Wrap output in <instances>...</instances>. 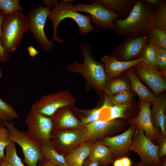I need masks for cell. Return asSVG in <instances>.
<instances>
[{
    "mask_svg": "<svg viewBox=\"0 0 166 166\" xmlns=\"http://www.w3.org/2000/svg\"><path fill=\"white\" fill-rule=\"evenodd\" d=\"M19 0H0V11L7 15L24 9L19 5Z\"/></svg>",
    "mask_w": 166,
    "mask_h": 166,
    "instance_id": "d6a6232c",
    "label": "cell"
},
{
    "mask_svg": "<svg viewBox=\"0 0 166 166\" xmlns=\"http://www.w3.org/2000/svg\"><path fill=\"white\" fill-rule=\"evenodd\" d=\"M131 108L130 104H116L107 107L105 111V121L127 118L128 112Z\"/></svg>",
    "mask_w": 166,
    "mask_h": 166,
    "instance_id": "484cf974",
    "label": "cell"
},
{
    "mask_svg": "<svg viewBox=\"0 0 166 166\" xmlns=\"http://www.w3.org/2000/svg\"><path fill=\"white\" fill-rule=\"evenodd\" d=\"M100 59L104 63L105 71L108 80L117 76L144 60L143 57L141 56L132 61H121L117 60L112 53L110 56L105 55Z\"/></svg>",
    "mask_w": 166,
    "mask_h": 166,
    "instance_id": "ac0fdd59",
    "label": "cell"
},
{
    "mask_svg": "<svg viewBox=\"0 0 166 166\" xmlns=\"http://www.w3.org/2000/svg\"><path fill=\"white\" fill-rule=\"evenodd\" d=\"M135 166H146L140 163L138 164H137V165H136Z\"/></svg>",
    "mask_w": 166,
    "mask_h": 166,
    "instance_id": "681fc988",
    "label": "cell"
},
{
    "mask_svg": "<svg viewBox=\"0 0 166 166\" xmlns=\"http://www.w3.org/2000/svg\"><path fill=\"white\" fill-rule=\"evenodd\" d=\"M113 166H123L120 158L117 159L113 162Z\"/></svg>",
    "mask_w": 166,
    "mask_h": 166,
    "instance_id": "f6af8a7d",
    "label": "cell"
},
{
    "mask_svg": "<svg viewBox=\"0 0 166 166\" xmlns=\"http://www.w3.org/2000/svg\"><path fill=\"white\" fill-rule=\"evenodd\" d=\"M105 7L126 18L132 10L136 0H98Z\"/></svg>",
    "mask_w": 166,
    "mask_h": 166,
    "instance_id": "603a6c76",
    "label": "cell"
},
{
    "mask_svg": "<svg viewBox=\"0 0 166 166\" xmlns=\"http://www.w3.org/2000/svg\"><path fill=\"white\" fill-rule=\"evenodd\" d=\"M132 95L129 91L123 90L114 95L111 98L113 105L116 104L130 105Z\"/></svg>",
    "mask_w": 166,
    "mask_h": 166,
    "instance_id": "e575fe53",
    "label": "cell"
},
{
    "mask_svg": "<svg viewBox=\"0 0 166 166\" xmlns=\"http://www.w3.org/2000/svg\"><path fill=\"white\" fill-rule=\"evenodd\" d=\"M79 43L84 57V61L80 63L74 61L68 64L67 69L71 72L78 73L84 77L87 91L92 89L101 93L108 80L104 65L95 59L90 49L92 45Z\"/></svg>",
    "mask_w": 166,
    "mask_h": 166,
    "instance_id": "7a4b0ae2",
    "label": "cell"
},
{
    "mask_svg": "<svg viewBox=\"0 0 166 166\" xmlns=\"http://www.w3.org/2000/svg\"><path fill=\"white\" fill-rule=\"evenodd\" d=\"M152 7L156 9L163 2L164 0H145Z\"/></svg>",
    "mask_w": 166,
    "mask_h": 166,
    "instance_id": "f35d334b",
    "label": "cell"
},
{
    "mask_svg": "<svg viewBox=\"0 0 166 166\" xmlns=\"http://www.w3.org/2000/svg\"><path fill=\"white\" fill-rule=\"evenodd\" d=\"M88 158L92 161H99V166H108L114 160L109 149L100 140L91 144L90 153Z\"/></svg>",
    "mask_w": 166,
    "mask_h": 166,
    "instance_id": "ffe728a7",
    "label": "cell"
},
{
    "mask_svg": "<svg viewBox=\"0 0 166 166\" xmlns=\"http://www.w3.org/2000/svg\"><path fill=\"white\" fill-rule=\"evenodd\" d=\"M11 141L7 129L4 126L0 128V159L1 160H3L5 156V149Z\"/></svg>",
    "mask_w": 166,
    "mask_h": 166,
    "instance_id": "d590c367",
    "label": "cell"
},
{
    "mask_svg": "<svg viewBox=\"0 0 166 166\" xmlns=\"http://www.w3.org/2000/svg\"><path fill=\"white\" fill-rule=\"evenodd\" d=\"M156 49L155 45L151 42H148L142 56L143 62L150 66L156 68Z\"/></svg>",
    "mask_w": 166,
    "mask_h": 166,
    "instance_id": "1f68e13d",
    "label": "cell"
},
{
    "mask_svg": "<svg viewBox=\"0 0 166 166\" xmlns=\"http://www.w3.org/2000/svg\"><path fill=\"white\" fill-rule=\"evenodd\" d=\"M50 117L53 130L75 129L84 127L74 115L70 106L59 109Z\"/></svg>",
    "mask_w": 166,
    "mask_h": 166,
    "instance_id": "e0dca14e",
    "label": "cell"
},
{
    "mask_svg": "<svg viewBox=\"0 0 166 166\" xmlns=\"http://www.w3.org/2000/svg\"><path fill=\"white\" fill-rule=\"evenodd\" d=\"M19 115L13 106L3 100L0 94V120L8 122L17 118Z\"/></svg>",
    "mask_w": 166,
    "mask_h": 166,
    "instance_id": "f1b7e54d",
    "label": "cell"
},
{
    "mask_svg": "<svg viewBox=\"0 0 166 166\" xmlns=\"http://www.w3.org/2000/svg\"><path fill=\"white\" fill-rule=\"evenodd\" d=\"M72 19L78 26V32L81 35H87L89 32L93 31L94 26L91 23L89 15H84L78 12L72 2L61 0L49 11L48 18L53 24V31L52 39L59 43H62L64 40L57 36V28L60 22L66 18Z\"/></svg>",
    "mask_w": 166,
    "mask_h": 166,
    "instance_id": "277c9868",
    "label": "cell"
},
{
    "mask_svg": "<svg viewBox=\"0 0 166 166\" xmlns=\"http://www.w3.org/2000/svg\"><path fill=\"white\" fill-rule=\"evenodd\" d=\"M50 10L39 4L34 8L30 9L26 13L30 21L29 31L42 48L46 52L50 51L54 46L53 41L48 38L44 30Z\"/></svg>",
    "mask_w": 166,
    "mask_h": 166,
    "instance_id": "9c48e42d",
    "label": "cell"
},
{
    "mask_svg": "<svg viewBox=\"0 0 166 166\" xmlns=\"http://www.w3.org/2000/svg\"><path fill=\"white\" fill-rule=\"evenodd\" d=\"M99 161H92L87 158L84 162L82 166H99Z\"/></svg>",
    "mask_w": 166,
    "mask_h": 166,
    "instance_id": "b9f144b4",
    "label": "cell"
},
{
    "mask_svg": "<svg viewBox=\"0 0 166 166\" xmlns=\"http://www.w3.org/2000/svg\"><path fill=\"white\" fill-rule=\"evenodd\" d=\"M160 160L161 166H166V158L164 157Z\"/></svg>",
    "mask_w": 166,
    "mask_h": 166,
    "instance_id": "7dc6e473",
    "label": "cell"
},
{
    "mask_svg": "<svg viewBox=\"0 0 166 166\" xmlns=\"http://www.w3.org/2000/svg\"><path fill=\"white\" fill-rule=\"evenodd\" d=\"M25 123L27 127L26 132L31 138L39 142L50 141L53 125L50 117L30 111Z\"/></svg>",
    "mask_w": 166,
    "mask_h": 166,
    "instance_id": "7c38bea8",
    "label": "cell"
},
{
    "mask_svg": "<svg viewBox=\"0 0 166 166\" xmlns=\"http://www.w3.org/2000/svg\"><path fill=\"white\" fill-rule=\"evenodd\" d=\"M155 46L157 53L156 69L163 75H165L166 71V49Z\"/></svg>",
    "mask_w": 166,
    "mask_h": 166,
    "instance_id": "836d02e7",
    "label": "cell"
},
{
    "mask_svg": "<svg viewBox=\"0 0 166 166\" xmlns=\"http://www.w3.org/2000/svg\"><path fill=\"white\" fill-rule=\"evenodd\" d=\"M70 108L74 115L84 126L87 124L99 120L104 105L102 104L100 107L92 109H81L75 105L70 106Z\"/></svg>",
    "mask_w": 166,
    "mask_h": 166,
    "instance_id": "cb8c5ba5",
    "label": "cell"
},
{
    "mask_svg": "<svg viewBox=\"0 0 166 166\" xmlns=\"http://www.w3.org/2000/svg\"><path fill=\"white\" fill-rule=\"evenodd\" d=\"M57 0H43V5L49 8L51 10L58 4Z\"/></svg>",
    "mask_w": 166,
    "mask_h": 166,
    "instance_id": "ab89813d",
    "label": "cell"
},
{
    "mask_svg": "<svg viewBox=\"0 0 166 166\" xmlns=\"http://www.w3.org/2000/svg\"><path fill=\"white\" fill-rule=\"evenodd\" d=\"M133 69L153 91L156 97L166 90V82L163 74L156 68L143 61L133 66Z\"/></svg>",
    "mask_w": 166,
    "mask_h": 166,
    "instance_id": "2e32d148",
    "label": "cell"
},
{
    "mask_svg": "<svg viewBox=\"0 0 166 166\" xmlns=\"http://www.w3.org/2000/svg\"><path fill=\"white\" fill-rule=\"evenodd\" d=\"M3 76V72L1 69V67L0 66V78H1Z\"/></svg>",
    "mask_w": 166,
    "mask_h": 166,
    "instance_id": "c3c4849f",
    "label": "cell"
},
{
    "mask_svg": "<svg viewBox=\"0 0 166 166\" xmlns=\"http://www.w3.org/2000/svg\"><path fill=\"white\" fill-rule=\"evenodd\" d=\"M131 68L127 70V75L130 82L132 89L141 101L153 103L156 100V97L143 84L133 69Z\"/></svg>",
    "mask_w": 166,
    "mask_h": 166,
    "instance_id": "44dd1931",
    "label": "cell"
},
{
    "mask_svg": "<svg viewBox=\"0 0 166 166\" xmlns=\"http://www.w3.org/2000/svg\"><path fill=\"white\" fill-rule=\"evenodd\" d=\"M76 99L66 90H59L42 96L34 103L30 111L50 117L59 109L75 105Z\"/></svg>",
    "mask_w": 166,
    "mask_h": 166,
    "instance_id": "8992f818",
    "label": "cell"
},
{
    "mask_svg": "<svg viewBox=\"0 0 166 166\" xmlns=\"http://www.w3.org/2000/svg\"><path fill=\"white\" fill-rule=\"evenodd\" d=\"M159 145L148 139L142 130L136 128L133 135L128 151L136 153L140 163L146 166H161L158 155Z\"/></svg>",
    "mask_w": 166,
    "mask_h": 166,
    "instance_id": "52a82bcc",
    "label": "cell"
},
{
    "mask_svg": "<svg viewBox=\"0 0 166 166\" xmlns=\"http://www.w3.org/2000/svg\"><path fill=\"white\" fill-rule=\"evenodd\" d=\"M129 91L127 82L122 79L108 80L105 84L102 92L105 95L111 98L116 93L123 90Z\"/></svg>",
    "mask_w": 166,
    "mask_h": 166,
    "instance_id": "4316f807",
    "label": "cell"
},
{
    "mask_svg": "<svg viewBox=\"0 0 166 166\" xmlns=\"http://www.w3.org/2000/svg\"><path fill=\"white\" fill-rule=\"evenodd\" d=\"M4 127V126L3 125V124L0 123V128H2Z\"/></svg>",
    "mask_w": 166,
    "mask_h": 166,
    "instance_id": "816d5d0a",
    "label": "cell"
},
{
    "mask_svg": "<svg viewBox=\"0 0 166 166\" xmlns=\"http://www.w3.org/2000/svg\"><path fill=\"white\" fill-rule=\"evenodd\" d=\"M91 144V143L85 142L65 155L66 164L69 166H82L90 154Z\"/></svg>",
    "mask_w": 166,
    "mask_h": 166,
    "instance_id": "7402d4cb",
    "label": "cell"
},
{
    "mask_svg": "<svg viewBox=\"0 0 166 166\" xmlns=\"http://www.w3.org/2000/svg\"><path fill=\"white\" fill-rule=\"evenodd\" d=\"M29 17L22 11L4 15L1 28V40L8 53L15 51L19 46L24 34L29 31Z\"/></svg>",
    "mask_w": 166,
    "mask_h": 166,
    "instance_id": "3957f363",
    "label": "cell"
},
{
    "mask_svg": "<svg viewBox=\"0 0 166 166\" xmlns=\"http://www.w3.org/2000/svg\"><path fill=\"white\" fill-rule=\"evenodd\" d=\"M136 129L135 127L130 125L121 134L114 136H106L100 140L109 149L114 159H117L124 156L129 152Z\"/></svg>",
    "mask_w": 166,
    "mask_h": 166,
    "instance_id": "9a60e30c",
    "label": "cell"
},
{
    "mask_svg": "<svg viewBox=\"0 0 166 166\" xmlns=\"http://www.w3.org/2000/svg\"><path fill=\"white\" fill-rule=\"evenodd\" d=\"M0 166H12L8 162L3 160L0 161Z\"/></svg>",
    "mask_w": 166,
    "mask_h": 166,
    "instance_id": "bcb514c9",
    "label": "cell"
},
{
    "mask_svg": "<svg viewBox=\"0 0 166 166\" xmlns=\"http://www.w3.org/2000/svg\"><path fill=\"white\" fill-rule=\"evenodd\" d=\"M41 150L45 159L59 166H69L66 163L64 155L59 153L50 141L40 142Z\"/></svg>",
    "mask_w": 166,
    "mask_h": 166,
    "instance_id": "d4e9b609",
    "label": "cell"
},
{
    "mask_svg": "<svg viewBox=\"0 0 166 166\" xmlns=\"http://www.w3.org/2000/svg\"><path fill=\"white\" fill-rule=\"evenodd\" d=\"M3 124L7 129L11 141L21 148L24 161L27 166H37L39 160L45 158L41 151L40 142L31 138L26 132L18 129L12 121L4 122Z\"/></svg>",
    "mask_w": 166,
    "mask_h": 166,
    "instance_id": "5b68a950",
    "label": "cell"
},
{
    "mask_svg": "<svg viewBox=\"0 0 166 166\" xmlns=\"http://www.w3.org/2000/svg\"><path fill=\"white\" fill-rule=\"evenodd\" d=\"M151 103L143 101L140 105L137 115L127 121L128 124L142 130L145 135L153 143L157 141L161 134L153 125L151 119Z\"/></svg>",
    "mask_w": 166,
    "mask_h": 166,
    "instance_id": "5bb4252c",
    "label": "cell"
},
{
    "mask_svg": "<svg viewBox=\"0 0 166 166\" xmlns=\"http://www.w3.org/2000/svg\"><path fill=\"white\" fill-rule=\"evenodd\" d=\"M159 145L158 155L160 160L165 157L166 155V136L161 135L157 141Z\"/></svg>",
    "mask_w": 166,
    "mask_h": 166,
    "instance_id": "74e56055",
    "label": "cell"
},
{
    "mask_svg": "<svg viewBox=\"0 0 166 166\" xmlns=\"http://www.w3.org/2000/svg\"><path fill=\"white\" fill-rule=\"evenodd\" d=\"M120 158L123 166H131V161L128 157L126 156H123Z\"/></svg>",
    "mask_w": 166,
    "mask_h": 166,
    "instance_id": "ee69618b",
    "label": "cell"
},
{
    "mask_svg": "<svg viewBox=\"0 0 166 166\" xmlns=\"http://www.w3.org/2000/svg\"><path fill=\"white\" fill-rule=\"evenodd\" d=\"M87 135L84 126L79 129L53 130L50 141L57 151L65 156L85 142Z\"/></svg>",
    "mask_w": 166,
    "mask_h": 166,
    "instance_id": "ba28073f",
    "label": "cell"
},
{
    "mask_svg": "<svg viewBox=\"0 0 166 166\" xmlns=\"http://www.w3.org/2000/svg\"><path fill=\"white\" fill-rule=\"evenodd\" d=\"M128 125L127 121L118 119L109 121L98 120L85 125L87 131L85 142L91 144L124 130Z\"/></svg>",
    "mask_w": 166,
    "mask_h": 166,
    "instance_id": "8fae6325",
    "label": "cell"
},
{
    "mask_svg": "<svg viewBox=\"0 0 166 166\" xmlns=\"http://www.w3.org/2000/svg\"><path fill=\"white\" fill-rule=\"evenodd\" d=\"M6 154L2 160L10 164L12 166H25L22 159L18 156L16 143L12 141L5 148Z\"/></svg>",
    "mask_w": 166,
    "mask_h": 166,
    "instance_id": "f546056e",
    "label": "cell"
},
{
    "mask_svg": "<svg viewBox=\"0 0 166 166\" xmlns=\"http://www.w3.org/2000/svg\"><path fill=\"white\" fill-rule=\"evenodd\" d=\"M148 43L147 35L126 38L113 50L112 54L120 61H129L142 56Z\"/></svg>",
    "mask_w": 166,
    "mask_h": 166,
    "instance_id": "4fadbf2b",
    "label": "cell"
},
{
    "mask_svg": "<svg viewBox=\"0 0 166 166\" xmlns=\"http://www.w3.org/2000/svg\"><path fill=\"white\" fill-rule=\"evenodd\" d=\"M1 160L0 159V161H1Z\"/></svg>",
    "mask_w": 166,
    "mask_h": 166,
    "instance_id": "f5cc1de1",
    "label": "cell"
},
{
    "mask_svg": "<svg viewBox=\"0 0 166 166\" xmlns=\"http://www.w3.org/2000/svg\"><path fill=\"white\" fill-rule=\"evenodd\" d=\"M148 42H151L155 45L166 49V31L160 30L153 26L148 35Z\"/></svg>",
    "mask_w": 166,
    "mask_h": 166,
    "instance_id": "83f0119b",
    "label": "cell"
},
{
    "mask_svg": "<svg viewBox=\"0 0 166 166\" xmlns=\"http://www.w3.org/2000/svg\"><path fill=\"white\" fill-rule=\"evenodd\" d=\"M156 9L145 0H136L128 16L116 18L112 30L117 34L126 38H136L148 35L153 25Z\"/></svg>",
    "mask_w": 166,
    "mask_h": 166,
    "instance_id": "6da1fadb",
    "label": "cell"
},
{
    "mask_svg": "<svg viewBox=\"0 0 166 166\" xmlns=\"http://www.w3.org/2000/svg\"><path fill=\"white\" fill-rule=\"evenodd\" d=\"M154 26L162 30L166 31V1L156 10L154 17Z\"/></svg>",
    "mask_w": 166,
    "mask_h": 166,
    "instance_id": "4dcf8cb0",
    "label": "cell"
},
{
    "mask_svg": "<svg viewBox=\"0 0 166 166\" xmlns=\"http://www.w3.org/2000/svg\"><path fill=\"white\" fill-rule=\"evenodd\" d=\"M166 106L164 96L156 97L151 109L152 121L155 127L160 130L162 136H166V119L164 111Z\"/></svg>",
    "mask_w": 166,
    "mask_h": 166,
    "instance_id": "d6986e66",
    "label": "cell"
},
{
    "mask_svg": "<svg viewBox=\"0 0 166 166\" xmlns=\"http://www.w3.org/2000/svg\"><path fill=\"white\" fill-rule=\"evenodd\" d=\"M77 10L87 13L91 16V22L97 27L112 30L113 22L120 17L116 12L103 6L98 0L89 4L76 2L74 4Z\"/></svg>",
    "mask_w": 166,
    "mask_h": 166,
    "instance_id": "30bf717a",
    "label": "cell"
},
{
    "mask_svg": "<svg viewBox=\"0 0 166 166\" xmlns=\"http://www.w3.org/2000/svg\"><path fill=\"white\" fill-rule=\"evenodd\" d=\"M66 2H72L73 1H74L75 0H64Z\"/></svg>",
    "mask_w": 166,
    "mask_h": 166,
    "instance_id": "f907efd6",
    "label": "cell"
},
{
    "mask_svg": "<svg viewBox=\"0 0 166 166\" xmlns=\"http://www.w3.org/2000/svg\"><path fill=\"white\" fill-rule=\"evenodd\" d=\"M4 15L0 11V62H5L9 60L10 55L3 47L1 40V28L2 21Z\"/></svg>",
    "mask_w": 166,
    "mask_h": 166,
    "instance_id": "8d00e7d4",
    "label": "cell"
},
{
    "mask_svg": "<svg viewBox=\"0 0 166 166\" xmlns=\"http://www.w3.org/2000/svg\"><path fill=\"white\" fill-rule=\"evenodd\" d=\"M30 56L34 57L39 53V52L32 45L29 46L27 48Z\"/></svg>",
    "mask_w": 166,
    "mask_h": 166,
    "instance_id": "7bdbcfd3",
    "label": "cell"
},
{
    "mask_svg": "<svg viewBox=\"0 0 166 166\" xmlns=\"http://www.w3.org/2000/svg\"><path fill=\"white\" fill-rule=\"evenodd\" d=\"M37 166H59L56 164L51 162L45 159L39 160Z\"/></svg>",
    "mask_w": 166,
    "mask_h": 166,
    "instance_id": "60d3db41",
    "label": "cell"
}]
</instances>
